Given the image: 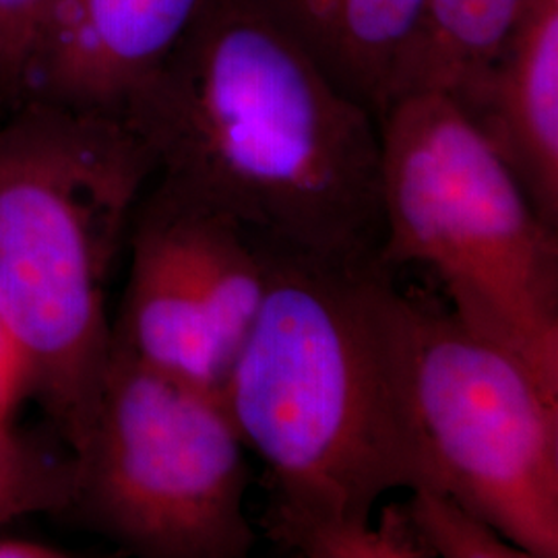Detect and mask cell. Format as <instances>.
Instances as JSON below:
<instances>
[{
  "instance_id": "7a4b0ae2",
  "label": "cell",
  "mask_w": 558,
  "mask_h": 558,
  "mask_svg": "<svg viewBox=\"0 0 558 558\" xmlns=\"http://www.w3.org/2000/svg\"><path fill=\"white\" fill-rule=\"evenodd\" d=\"M221 399L263 463L265 536L325 558L387 493L428 482L408 393V296L383 267L274 255Z\"/></svg>"
},
{
  "instance_id": "30bf717a",
  "label": "cell",
  "mask_w": 558,
  "mask_h": 558,
  "mask_svg": "<svg viewBox=\"0 0 558 558\" xmlns=\"http://www.w3.org/2000/svg\"><path fill=\"white\" fill-rule=\"evenodd\" d=\"M377 120L393 100L424 0H251Z\"/></svg>"
},
{
  "instance_id": "9a60e30c",
  "label": "cell",
  "mask_w": 558,
  "mask_h": 558,
  "mask_svg": "<svg viewBox=\"0 0 558 558\" xmlns=\"http://www.w3.org/2000/svg\"><path fill=\"white\" fill-rule=\"evenodd\" d=\"M29 396L27 371L17 343L0 320V422L11 420L20 401Z\"/></svg>"
},
{
  "instance_id": "8fae6325",
  "label": "cell",
  "mask_w": 558,
  "mask_h": 558,
  "mask_svg": "<svg viewBox=\"0 0 558 558\" xmlns=\"http://www.w3.org/2000/svg\"><path fill=\"white\" fill-rule=\"evenodd\" d=\"M527 2L424 0L418 34L401 66L393 100L414 92H458L495 59Z\"/></svg>"
},
{
  "instance_id": "8992f818",
  "label": "cell",
  "mask_w": 558,
  "mask_h": 558,
  "mask_svg": "<svg viewBox=\"0 0 558 558\" xmlns=\"http://www.w3.org/2000/svg\"><path fill=\"white\" fill-rule=\"evenodd\" d=\"M408 393L430 486L527 558L558 557V393L449 311L408 296Z\"/></svg>"
},
{
  "instance_id": "52a82bcc",
  "label": "cell",
  "mask_w": 558,
  "mask_h": 558,
  "mask_svg": "<svg viewBox=\"0 0 558 558\" xmlns=\"http://www.w3.org/2000/svg\"><path fill=\"white\" fill-rule=\"evenodd\" d=\"M129 242L112 348L221 393L269 290L274 253L236 221L158 180L135 207Z\"/></svg>"
},
{
  "instance_id": "7c38bea8",
  "label": "cell",
  "mask_w": 558,
  "mask_h": 558,
  "mask_svg": "<svg viewBox=\"0 0 558 558\" xmlns=\"http://www.w3.org/2000/svg\"><path fill=\"white\" fill-rule=\"evenodd\" d=\"M80 463L71 449L0 422V527L36 513H69L77 495Z\"/></svg>"
},
{
  "instance_id": "6da1fadb",
  "label": "cell",
  "mask_w": 558,
  "mask_h": 558,
  "mask_svg": "<svg viewBox=\"0 0 558 558\" xmlns=\"http://www.w3.org/2000/svg\"><path fill=\"white\" fill-rule=\"evenodd\" d=\"M120 117L158 182L274 255L380 267L379 120L251 0H205Z\"/></svg>"
},
{
  "instance_id": "277c9868",
  "label": "cell",
  "mask_w": 558,
  "mask_h": 558,
  "mask_svg": "<svg viewBox=\"0 0 558 558\" xmlns=\"http://www.w3.org/2000/svg\"><path fill=\"white\" fill-rule=\"evenodd\" d=\"M380 267H428L472 333L558 393V228L442 92L379 119Z\"/></svg>"
},
{
  "instance_id": "9c48e42d",
  "label": "cell",
  "mask_w": 558,
  "mask_h": 558,
  "mask_svg": "<svg viewBox=\"0 0 558 558\" xmlns=\"http://www.w3.org/2000/svg\"><path fill=\"white\" fill-rule=\"evenodd\" d=\"M449 98L558 228V0H530L495 59Z\"/></svg>"
},
{
  "instance_id": "3957f363",
  "label": "cell",
  "mask_w": 558,
  "mask_h": 558,
  "mask_svg": "<svg viewBox=\"0 0 558 558\" xmlns=\"http://www.w3.org/2000/svg\"><path fill=\"white\" fill-rule=\"evenodd\" d=\"M154 174L122 117L44 98L0 114V320L75 458L112 354L108 283Z\"/></svg>"
},
{
  "instance_id": "ba28073f",
  "label": "cell",
  "mask_w": 558,
  "mask_h": 558,
  "mask_svg": "<svg viewBox=\"0 0 558 558\" xmlns=\"http://www.w3.org/2000/svg\"><path fill=\"white\" fill-rule=\"evenodd\" d=\"M205 0H54L32 96L120 117Z\"/></svg>"
},
{
  "instance_id": "4fadbf2b",
  "label": "cell",
  "mask_w": 558,
  "mask_h": 558,
  "mask_svg": "<svg viewBox=\"0 0 558 558\" xmlns=\"http://www.w3.org/2000/svg\"><path fill=\"white\" fill-rule=\"evenodd\" d=\"M403 507L426 558H527L488 521L437 486L410 488Z\"/></svg>"
},
{
  "instance_id": "5bb4252c",
  "label": "cell",
  "mask_w": 558,
  "mask_h": 558,
  "mask_svg": "<svg viewBox=\"0 0 558 558\" xmlns=\"http://www.w3.org/2000/svg\"><path fill=\"white\" fill-rule=\"evenodd\" d=\"M54 0H0V114L29 100Z\"/></svg>"
},
{
  "instance_id": "5b68a950",
  "label": "cell",
  "mask_w": 558,
  "mask_h": 558,
  "mask_svg": "<svg viewBox=\"0 0 558 558\" xmlns=\"http://www.w3.org/2000/svg\"><path fill=\"white\" fill-rule=\"evenodd\" d=\"M246 453L220 393L112 348L69 513L140 557H248Z\"/></svg>"
},
{
  "instance_id": "2e32d148",
  "label": "cell",
  "mask_w": 558,
  "mask_h": 558,
  "mask_svg": "<svg viewBox=\"0 0 558 558\" xmlns=\"http://www.w3.org/2000/svg\"><path fill=\"white\" fill-rule=\"evenodd\" d=\"M71 557L69 550L41 542V539L21 538V536H0V558H64Z\"/></svg>"
}]
</instances>
